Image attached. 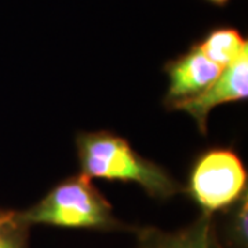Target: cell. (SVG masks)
<instances>
[{
	"instance_id": "cell-1",
	"label": "cell",
	"mask_w": 248,
	"mask_h": 248,
	"mask_svg": "<svg viewBox=\"0 0 248 248\" xmlns=\"http://www.w3.org/2000/svg\"><path fill=\"white\" fill-rule=\"evenodd\" d=\"M76 148L81 174L113 182H133L155 199L167 200L182 190L169 171L138 155L130 142L110 131L79 133Z\"/></svg>"
},
{
	"instance_id": "cell-2",
	"label": "cell",
	"mask_w": 248,
	"mask_h": 248,
	"mask_svg": "<svg viewBox=\"0 0 248 248\" xmlns=\"http://www.w3.org/2000/svg\"><path fill=\"white\" fill-rule=\"evenodd\" d=\"M21 215L31 226L42 223L66 229L131 231L113 215L112 204L84 174L63 179Z\"/></svg>"
},
{
	"instance_id": "cell-3",
	"label": "cell",
	"mask_w": 248,
	"mask_h": 248,
	"mask_svg": "<svg viewBox=\"0 0 248 248\" xmlns=\"http://www.w3.org/2000/svg\"><path fill=\"white\" fill-rule=\"evenodd\" d=\"M248 174L240 156L231 148H211L196 157L186 192L203 214L229 210L247 193Z\"/></svg>"
},
{
	"instance_id": "cell-4",
	"label": "cell",
	"mask_w": 248,
	"mask_h": 248,
	"mask_svg": "<svg viewBox=\"0 0 248 248\" xmlns=\"http://www.w3.org/2000/svg\"><path fill=\"white\" fill-rule=\"evenodd\" d=\"M248 97V50L243 51L239 57L222 69L218 79L202 94L193 98H187L171 105L170 110H184L192 116L197 123L199 131L207 134V120L214 108L244 101Z\"/></svg>"
},
{
	"instance_id": "cell-5",
	"label": "cell",
	"mask_w": 248,
	"mask_h": 248,
	"mask_svg": "<svg viewBox=\"0 0 248 248\" xmlns=\"http://www.w3.org/2000/svg\"><path fill=\"white\" fill-rule=\"evenodd\" d=\"M222 69V66L202 51L197 42L193 43L187 51L164 65L170 81L169 91L164 98L166 108L169 109L179 101L202 94L218 79Z\"/></svg>"
},
{
	"instance_id": "cell-6",
	"label": "cell",
	"mask_w": 248,
	"mask_h": 248,
	"mask_svg": "<svg viewBox=\"0 0 248 248\" xmlns=\"http://www.w3.org/2000/svg\"><path fill=\"white\" fill-rule=\"evenodd\" d=\"M137 232L138 248H222L214 228L213 215L207 214L177 233H164L155 228H143Z\"/></svg>"
},
{
	"instance_id": "cell-7",
	"label": "cell",
	"mask_w": 248,
	"mask_h": 248,
	"mask_svg": "<svg viewBox=\"0 0 248 248\" xmlns=\"http://www.w3.org/2000/svg\"><path fill=\"white\" fill-rule=\"evenodd\" d=\"M197 45L211 61L222 68L248 50L247 39L243 37L239 29L229 25L211 28L200 40H197Z\"/></svg>"
},
{
	"instance_id": "cell-8",
	"label": "cell",
	"mask_w": 248,
	"mask_h": 248,
	"mask_svg": "<svg viewBox=\"0 0 248 248\" xmlns=\"http://www.w3.org/2000/svg\"><path fill=\"white\" fill-rule=\"evenodd\" d=\"M29 228L21 211L0 208V248H28Z\"/></svg>"
},
{
	"instance_id": "cell-9",
	"label": "cell",
	"mask_w": 248,
	"mask_h": 248,
	"mask_svg": "<svg viewBox=\"0 0 248 248\" xmlns=\"http://www.w3.org/2000/svg\"><path fill=\"white\" fill-rule=\"evenodd\" d=\"M228 239L234 248H247V193L233 205Z\"/></svg>"
},
{
	"instance_id": "cell-10",
	"label": "cell",
	"mask_w": 248,
	"mask_h": 248,
	"mask_svg": "<svg viewBox=\"0 0 248 248\" xmlns=\"http://www.w3.org/2000/svg\"><path fill=\"white\" fill-rule=\"evenodd\" d=\"M205 1L213 6H217V7H225L231 3V0H205Z\"/></svg>"
}]
</instances>
